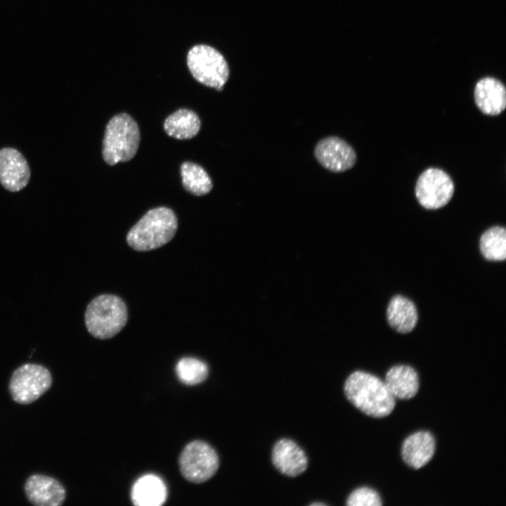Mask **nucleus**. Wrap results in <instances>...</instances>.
Listing matches in <instances>:
<instances>
[{
	"label": "nucleus",
	"mask_w": 506,
	"mask_h": 506,
	"mask_svg": "<svg viewBox=\"0 0 506 506\" xmlns=\"http://www.w3.org/2000/svg\"><path fill=\"white\" fill-rule=\"evenodd\" d=\"M435 450L433 435L426 431L415 432L406 439L401 455L405 462L415 469H420L432 458Z\"/></svg>",
	"instance_id": "4468645a"
},
{
	"label": "nucleus",
	"mask_w": 506,
	"mask_h": 506,
	"mask_svg": "<svg viewBox=\"0 0 506 506\" xmlns=\"http://www.w3.org/2000/svg\"><path fill=\"white\" fill-rule=\"evenodd\" d=\"M455 190L451 177L439 168H428L418 177L415 188L416 198L427 209H437L446 205Z\"/></svg>",
	"instance_id": "6e6552de"
},
{
	"label": "nucleus",
	"mask_w": 506,
	"mask_h": 506,
	"mask_svg": "<svg viewBox=\"0 0 506 506\" xmlns=\"http://www.w3.org/2000/svg\"><path fill=\"white\" fill-rule=\"evenodd\" d=\"M187 65L193 77L202 84L221 91L229 77L223 56L207 45H197L188 52Z\"/></svg>",
	"instance_id": "39448f33"
},
{
	"label": "nucleus",
	"mask_w": 506,
	"mask_h": 506,
	"mask_svg": "<svg viewBox=\"0 0 506 506\" xmlns=\"http://www.w3.org/2000/svg\"><path fill=\"white\" fill-rule=\"evenodd\" d=\"M201 122L198 115L188 109H179L169 115L164 122L168 136L180 140L190 139L200 131Z\"/></svg>",
	"instance_id": "a211bd4d"
},
{
	"label": "nucleus",
	"mask_w": 506,
	"mask_h": 506,
	"mask_svg": "<svg viewBox=\"0 0 506 506\" xmlns=\"http://www.w3.org/2000/svg\"><path fill=\"white\" fill-rule=\"evenodd\" d=\"M25 493L28 501L37 506H59L66 498L65 489L58 480L39 474L27 478Z\"/></svg>",
	"instance_id": "9b49d317"
},
{
	"label": "nucleus",
	"mask_w": 506,
	"mask_h": 506,
	"mask_svg": "<svg viewBox=\"0 0 506 506\" xmlns=\"http://www.w3.org/2000/svg\"><path fill=\"white\" fill-rule=\"evenodd\" d=\"M272 461L278 470L289 476L301 474L308 466L304 451L287 439H282L275 443L272 451Z\"/></svg>",
	"instance_id": "f8f14e48"
},
{
	"label": "nucleus",
	"mask_w": 506,
	"mask_h": 506,
	"mask_svg": "<svg viewBox=\"0 0 506 506\" xmlns=\"http://www.w3.org/2000/svg\"><path fill=\"white\" fill-rule=\"evenodd\" d=\"M311 505H312V506H318H318H322V505H325V503H323V502H313V503L311 504Z\"/></svg>",
	"instance_id": "5701e85b"
},
{
	"label": "nucleus",
	"mask_w": 506,
	"mask_h": 506,
	"mask_svg": "<svg viewBox=\"0 0 506 506\" xmlns=\"http://www.w3.org/2000/svg\"><path fill=\"white\" fill-rule=\"evenodd\" d=\"M167 498L164 481L155 474H145L136 481L131 491V499L137 506H160Z\"/></svg>",
	"instance_id": "2eb2a0df"
},
{
	"label": "nucleus",
	"mask_w": 506,
	"mask_h": 506,
	"mask_svg": "<svg viewBox=\"0 0 506 506\" xmlns=\"http://www.w3.org/2000/svg\"><path fill=\"white\" fill-rule=\"evenodd\" d=\"M128 320L127 307L118 296L100 294L88 304L84 320L88 332L94 337L108 339L117 335Z\"/></svg>",
	"instance_id": "7ed1b4c3"
},
{
	"label": "nucleus",
	"mask_w": 506,
	"mask_h": 506,
	"mask_svg": "<svg viewBox=\"0 0 506 506\" xmlns=\"http://www.w3.org/2000/svg\"><path fill=\"white\" fill-rule=\"evenodd\" d=\"M183 477L189 482L201 484L217 472L219 459L216 450L207 442L195 440L182 450L179 459Z\"/></svg>",
	"instance_id": "423d86ee"
},
{
	"label": "nucleus",
	"mask_w": 506,
	"mask_h": 506,
	"mask_svg": "<svg viewBox=\"0 0 506 506\" xmlns=\"http://www.w3.org/2000/svg\"><path fill=\"white\" fill-rule=\"evenodd\" d=\"M31 176L28 162L14 148L0 149V183L8 191L15 193L25 188Z\"/></svg>",
	"instance_id": "9d476101"
},
{
	"label": "nucleus",
	"mask_w": 506,
	"mask_h": 506,
	"mask_svg": "<svg viewBox=\"0 0 506 506\" xmlns=\"http://www.w3.org/2000/svg\"><path fill=\"white\" fill-rule=\"evenodd\" d=\"M349 401L357 408L374 417L389 415L395 407V398L379 377L363 371L351 374L344 384Z\"/></svg>",
	"instance_id": "f257e3e1"
},
{
	"label": "nucleus",
	"mask_w": 506,
	"mask_h": 506,
	"mask_svg": "<svg viewBox=\"0 0 506 506\" xmlns=\"http://www.w3.org/2000/svg\"><path fill=\"white\" fill-rule=\"evenodd\" d=\"M178 221L174 211L165 207L150 209L129 230L128 245L134 250L147 252L160 248L175 235Z\"/></svg>",
	"instance_id": "f03ea898"
},
{
	"label": "nucleus",
	"mask_w": 506,
	"mask_h": 506,
	"mask_svg": "<svg viewBox=\"0 0 506 506\" xmlns=\"http://www.w3.org/2000/svg\"><path fill=\"white\" fill-rule=\"evenodd\" d=\"M181 176L184 188L195 195H206L212 188L209 176L199 164L190 162H183L181 166Z\"/></svg>",
	"instance_id": "aec40b11"
},
{
	"label": "nucleus",
	"mask_w": 506,
	"mask_h": 506,
	"mask_svg": "<svg viewBox=\"0 0 506 506\" xmlns=\"http://www.w3.org/2000/svg\"><path fill=\"white\" fill-rule=\"evenodd\" d=\"M480 251L484 257L492 261H502L506 258V231L496 226L486 230L479 240Z\"/></svg>",
	"instance_id": "6ab92c4d"
},
{
	"label": "nucleus",
	"mask_w": 506,
	"mask_h": 506,
	"mask_svg": "<svg viewBox=\"0 0 506 506\" xmlns=\"http://www.w3.org/2000/svg\"><path fill=\"white\" fill-rule=\"evenodd\" d=\"M140 131L136 121L126 113L115 115L106 125L102 155L109 165L131 160L138 150Z\"/></svg>",
	"instance_id": "20e7f679"
},
{
	"label": "nucleus",
	"mask_w": 506,
	"mask_h": 506,
	"mask_svg": "<svg viewBox=\"0 0 506 506\" xmlns=\"http://www.w3.org/2000/svg\"><path fill=\"white\" fill-rule=\"evenodd\" d=\"M387 317L390 326L401 333L412 331L418 319L414 303L401 295L391 298L388 304Z\"/></svg>",
	"instance_id": "f3484780"
},
{
	"label": "nucleus",
	"mask_w": 506,
	"mask_h": 506,
	"mask_svg": "<svg viewBox=\"0 0 506 506\" xmlns=\"http://www.w3.org/2000/svg\"><path fill=\"white\" fill-rule=\"evenodd\" d=\"M382 502L379 494L368 487H361L353 491L348 497L349 506H379Z\"/></svg>",
	"instance_id": "4be33fe9"
},
{
	"label": "nucleus",
	"mask_w": 506,
	"mask_h": 506,
	"mask_svg": "<svg viewBox=\"0 0 506 506\" xmlns=\"http://www.w3.org/2000/svg\"><path fill=\"white\" fill-rule=\"evenodd\" d=\"M175 370L178 379L188 386L202 383L207 379L209 372L205 363L192 357L181 358Z\"/></svg>",
	"instance_id": "412c9836"
},
{
	"label": "nucleus",
	"mask_w": 506,
	"mask_h": 506,
	"mask_svg": "<svg viewBox=\"0 0 506 506\" xmlns=\"http://www.w3.org/2000/svg\"><path fill=\"white\" fill-rule=\"evenodd\" d=\"M314 155L324 168L332 172H343L351 169L357 160L353 148L337 136L319 141L315 147Z\"/></svg>",
	"instance_id": "1a4fd4ad"
},
{
	"label": "nucleus",
	"mask_w": 506,
	"mask_h": 506,
	"mask_svg": "<svg viewBox=\"0 0 506 506\" xmlns=\"http://www.w3.org/2000/svg\"><path fill=\"white\" fill-rule=\"evenodd\" d=\"M474 98L477 108L487 115H498L506 107L505 87L500 81L493 77H484L476 83Z\"/></svg>",
	"instance_id": "ddd939ff"
},
{
	"label": "nucleus",
	"mask_w": 506,
	"mask_h": 506,
	"mask_svg": "<svg viewBox=\"0 0 506 506\" xmlns=\"http://www.w3.org/2000/svg\"><path fill=\"white\" fill-rule=\"evenodd\" d=\"M51 384V374L46 367L25 363L13 372L8 387L13 400L25 405L37 401L50 389Z\"/></svg>",
	"instance_id": "0eeeda50"
},
{
	"label": "nucleus",
	"mask_w": 506,
	"mask_h": 506,
	"mask_svg": "<svg viewBox=\"0 0 506 506\" xmlns=\"http://www.w3.org/2000/svg\"><path fill=\"white\" fill-rule=\"evenodd\" d=\"M384 382L395 398H411L416 395L419 389L418 375L409 365L393 366L387 372Z\"/></svg>",
	"instance_id": "dca6fc26"
}]
</instances>
